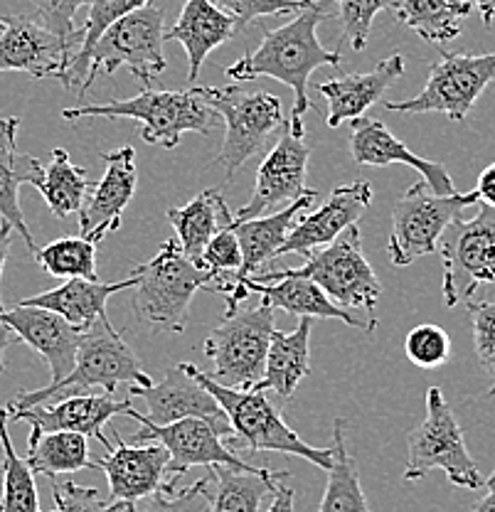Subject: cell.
I'll return each instance as SVG.
<instances>
[{"label":"cell","mask_w":495,"mask_h":512,"mask_svg":"<svg viewBox=\"0 0 495 512\" xmlns=\"http://www.w3.org/2000/svg\"><path fill=\"white\" fill-rule=\"evenodd\" d=\"M473 323V345L478 362L491 380L488 394H495V301H466Z\"/></svg>","instance_id":"cell-43"},{"label":"cell","mask_w":495,"mask_h":512,"mask_svg":"<svg viewBox=\"0 0 495 512\" xmlns=\"http://www.w3.org/2000/svg\"><path fill=\"white\" fill-rule=\"evenodd\" d=\"M3 30H5V18H0V35H3Z\"/></svg>","instance_id":"cell-54"},{"label":"cell","mask_w":495,"mask_h":512,"mask_svg":"<svg viewBox=\"0 0 495 512\" xmlns=\"http://www.w3.org/2000/svg\"><path fill=\"white\" fill-rule=\"evenodd\" d=\"M131 397L146 399L148 414L146 416L151 424H173L180 419H205L215 424L217 429L225 436L232 434L227 414L217 404V399L210 392L200 387L193 377L180 367L165 372L161 382H151L148 387H138V384H129Z\"/></svg>","instance_id":"cell-23"},{"label":"cell","mask_w":495,"mask_h":512,"mask_svg":"<svg viewBox=\"0 0 495 512\" xmlns=\"http://www.w3.org/2000/svg\"><path fill=\"white\" fill-rule=\"evenodd\" d=\"M165 45V10L156 3L133 10L116 20L89 55V74L79 96L89 92L99 74H114L126 67L146 89H151L153 79H158L168 67L163 55Z\"/></svg>","instance_id":"cell-6"},{"label":"cell","mask_w":495,"mask_h":512,"mask_svg":"<svg viewBox=\"0 0 495 512\" xmlns=\"http://www.w3.org/2000/svg\"><path fill=\"white\" fill-rule=\"evenodd\" d=\"M126 416L136 419L141 424V431L133 434L131 444H161L170 453L168 463V480L178 483L188 468L195 466H232L239 471H252L244 458L237 456L230 446L222 444V431L215 424L205 419H180L173 424H151L136 409H129Z\"/></svg>","instance_id":"cell-14"},{"label":"cell","mask_w":495,"mask_h":512,"mask_svg":"<svg viewBox=\"0 0 495 512\" xmlns=\"http://www.w3.org/2000/svg\"><path fill=\"white\" fill-rule=\"evenodd\" d=\"M328 15V0H316L311 8L298 10L294 20L276 30H266L252 55H244L225 69L232 82L269 77L294 92V109L286 121L296 138H306L303 116L313 109L308 99V79L318 67H340V52L326 50L318 40V25Z\"/></svg>","instance_id":"cell-1"},{"label":"cell","mask_w":495,"mask_h":512,"mask_svg":"<svg viewBox=\"0 0 495 512\" xmlns=\"http://www.w3.org/2000/svg\"><path fill=\"white\" fill-rule=\"evenodd\" d=\"M239 30L237 20L217 8L212 0H185L178 23L165 30V40H175L188 55V79L200 77V69L212 50L232 40Z\"/></svg>","instance_id":"cell-27"},{"label":"cell","mask_w":495,"mask_h":512,"mask_svg":"<svg viewBox=\"0 0 495 512\" xmlns=\"http://www.w3.org/2000/svg\"><path fill=\"white\" fill-rule=\"evenodd\" d=\"M289 478H279L274 483V493H271V505L266 512H296L294 503H296V493L294 488L286 485Z\"/></svg>","instance_id":"cell-48"},{"label":"cell","mask_w":495,"mask_h":512,"mask_svg":"<svg viewBox=\"0 0 495 512\" xmlns=\"http://www.w3.org/2000/svg\"><path fill=\"white\" fill-rule=\"evenodd\" d=\"M180 370L188 372L205 392H210L227 414L232 434L227 439L237 448H247L249 453H286L313 463L321 471H330L333 466V448L308 446L301 436L284 424L279 409L271 404L269 394L259 389H230L217 384L207 372L195 367L193 362H180Z\"/></svg>","instance_id":"cell-3"},{"label":"cell","mask_w":495,"mask_h":512,"mask_svg":"<svg viewBox=\"0 0 495 512\" xmlns=\"http://www.w3.org/2000/svg\"><path fill=\"white\" fill-rule=\"evenodd\" d=\"M136 286L131 288V306L136 318L163 333H185L188 308L200 288L210 291L212 274L200 269L183 254L178 239H165L146 264L131 271Z\"/></svg>","instance_id":"cell-5"},{"label":"cell","mask_w":495,"mask_h":512,"mask_svg":"<svg viewBox=\"0 0 495 512\" xmlns=\"http://www.w3.org/2000/svg\"><path fill=\"white\" fill-rule=\"evenodd\" d=\"M486 488H488V493L483 495L476 505H473L471 512H495V471L491 473V478L486 480Z\"/></svg>","instance_id":"cell-51"},{"label":"cell","mask_w":495,"mask_h":512,"mask_svg":"<svg viewBox=\"0 0 495 512\" xmlns=\"http://www.w3.org/2000/svg\"><path fill=\"white\" fill-rule=\"evenodd\" d=\"M28 466L35 476L55 478L60 473L84 471L97 468V461L89 458V444L84 434L74 431H45V434H30L28 439Z\"/></svg>","instance_id":"cell-34"},{"label":"cell","mask_w":495,"mask_h":512,"mask_svg":"<svg viewBox=\"0 0 495 512\" xmlns=\"http://www.w3.org/2000/svg\"><path fill=\"white\" fill-rule=\"evenodd\" d=\"M444 303L449 308L471 301L478 286L495 284V210L481 205L473 220H454L441 234Z\"/></svg>","instance_id":"cell-13"},{"label":"cell","mask_w":495,"mask_h":512,"mask_svg":"<svg viewBox=\"0 0 495 512\" xmlns=\"http://www.w3.org/2000/svg\"><path fill=\"white\" fill-rule=\"evenodd\" d=\"M84 32L60 37L30 15H8L0 35V72H25L33 79L60 77L82 47Z\"/></svg>","instance_id":"cell-15"},{"label":"cell","mask_w":495,"mask_h":512,"mask_svg":"<svg viewBox=\"0 0 495 512\" xmlns=\"http://www.w3.org/2000/svg\"><path fill=\"white\" fill-rule=\"evenodd\" d=\"M136 286V276H126L124 281L116 284H101V281H87V279H67L65 284L52 288V291L37 293V296L25 298L20 301L23 306L45 308V311L57 313L72 323L74 328L87 330L89 325L97 323L99 318L106 316V301L114 293L129 291Z\"/></svg>","instance_id":"cell-30"},{"label":"cell","mask_w":495,"mask_h":512,"mask_svg":"<svg viewBox=\"0 0 495 512\" xmlns=\"http://www.w3.org/2000/svg\"><path fill=\"white\" fill-rule=\"evenodd\" d=\"M114 446L106 448L97 468L106 473L109 493L114 503L138 505L151 498L168 480L170 453L161 444H129L119 429H111Z\"/></svg>","instance_id":"cell-19"},{"label":"cell","mask_w":495,"mask_h":512,"mask_svg":"<svg viewBox=\"0 0 495 512\" xmlns=\"http://www.w3.org/2000/svg\"><path fill=\"white\" fill-rule=\"evenodd\" d=\"M8 409H0V448H3V495H0V512H42L37 498L35 473L25 458L15 453L8 434Z\"/></svg>","instance_id":"cell-38"},{"label":"cell","mask_w":495,"mask_h":512,"mask_svg":"<svg viewBox=\"0 0 495 512\" xmlns=\"http://www.w3.org/2000/svg\"><path fill=\"white\" fill-rule=\"evenodd\" d=\"M473 8L481 13V20L486 28H491L493 20H495V0H471Z\"/></svg>","instance_id":"cell-53"},{"label":"cell","mask_w":495,"mask_h":512,"mask_svg":"<svg viewBox=\"0 0 495 512\" xmlns=\"http://www.w3.org/2000/svg\"><path fill=\"white\" fill-rule=\"evenodd\" d=\"M372 202L370 180H355L350 185H340L330 192V197L311 215H301L294 229L289 232L286 242L281 244L279 256L298 254L311 256L318 249L328 247L340 232L358 224L360 217Z\"/></svg>","instance_id":"cell-20"},{"label":"cell","mask_w":495,"mask_h":512,"mask_svg":"<svg viewBox=\"0 0 495 512\" xmlns=\"http://www.w3.org/2000/svg\"><path fill=\"white\" fill-rule=\"evenodd\" d=\"M0 323L8 325L20 343L30 345L42 360L47 362L52 382H60L72 372L77 360L79 343H82V328H74L57 313L35 306H18L0 311Z\"/></svg>","instance_id":"cell-22"},{"label":"cell","mask_w":495,"mask_h":512,"mask_svg":"<svg viewBox=\"0 0 495 512\" xmlns=\"http://www.w3.org/2000/svg\"><path fill=\"white\" fill-rule=\"evenodd\" d=\"M493 82L495 52H449L431 64L427 84L417 96L404 101L382 99L380 104L397 114H446L451 121H463Z\"/></svg>","instance_id":"cell-12"},{"label":"cell","mask_w":495,"mask_h":512,"mask_svg":"<svg viewBox=\"0 0 495 512\" xmlns=\"http://www.w3.org/2000/svg\"><path fill=\"white\" fill-rule=\"evenodd\" d=\"M274 308L259 303L249 311L225 313V320L205 338V357L212 360V380L230 389H252L262 380L266 352L274 335Z\"/></svg>","instance_id":"cell-10"},{"label":"cell","mask_w":495,"mask_h":512,"mask_svg":"<svg viewBox=\"0 0 495 512\" xmlns=\"http://www.w3.org/2000/svg\"><path fill=\"white\" fill-rule=\"evenodd\" d=\"M316 197L318 190L306 197H298L296 202H291L286 210L276 212V215H262L247 222H234L232 229L239 239V249H242V266L234 274V279H252L254 274L262 271L266 261L279 259L281 244L286 242L298 217L316 202Z\"/></svg>","instance_id":"cell-28"},{"label":"cell","mask_w":495,"mask_h":512,"mask_svg":"<svg viewBox=\"0 0 495 512\" xmlns=\"http://www.w3.org/2000/svg\"><path fill=\"white\" fill-rule=\"evenodd\" d=\"M404 77V57L395 52L387 60H382L375 69L365 74H348V77L328 79L318 84V92L328 99L330 111L326 124L338 128L340 124L360 119L367 114V109L380 104L390 92L392 84Z\"/></svg>","instance_id":"cell-25"},{"label":"cell","mask_w":495,"mask_h":512,"mask_svg":"<svg viewBox=\"0 0 495 512\" xmlns=\"http://www.w3.org/2000/svg\"><path fill=\"white\" fill-rule=\"evenodd\" d=\"M338 5V20L343 28V40L350 42L355 52H363L370 40L372 20L382 10H392L397 0H328Z\"/></svg>","instance_id":"cell-40"},{"label":"cell","mask_w":495,"mask_h":512,"mask_svg":"<svg viewBox=\"0 0 495 512\" xmlns=\"http://www.w3.org/2000/svg\"><path fill=\"white\" fill-rule=\"evenodd\" d=\"M35 3V20L50 32L60 37H69L77 32L74 28V15L82 5H89L92 0H33Z\"/></svg>","instance_id":"cell-47"},{"label":"cell","mask_w":495,"mask_h":512,"mask_svg":"<svg viewBox=\"0 0 495 512\" xmlns=\"http://www.w3.org/2000/svg\"><path fill=\"white\" fill-rule=\"evenodd\" d=\"M279 478H291V471H239L232 466H212L210 483L215 490L210 493V512H262L264 498L274 493Z\"/></svg>","instance_id":"cell-32"},{"label":"cell","mask_w":495,"mask_h":512,"mask_svg":"<svg viewBox=\"0 0 495 512\" xmlns=\"http://www.w3.org/2000/svg\"><path fill=\"white\" fill-rule=\"evenodd\" d=\"M42 200L47 202L57 220H65L72 212L82 210L89 192L87 170L72 163L65 148H55L50 156V165L45 168L42 178L35 183Z\"/></svg>","instance_id":"cell-35"},{"label":"cell","mask_w":495,"mask_h":512,"mask_svg":"<svg viewBox=\"0 0 495 512\" xmlns=\"http://www.w3.org/2000/svg\"><path fill=\"white\" fill-rule=\"evenodd\" d=\"M198 94L225 121V141L217 153V165L234 178L244 163L264 153L269 136L286 124L279 96L269 92H244L237 84L227 87H198Z\"/></svg>","instance_id":"cell-8"},{"label":"cell","mask_w":495,"mask_h":512,"mask_svg":"<svg viewBox=\"0 0 495 512\" xmlns=\"http://www.w3.org/2000/svg\"><path fill=\"white\" fill-rule=\"evenodd\" d=\"M343 426V419L333 421V466L328 471V485L318 512H370L360 485L358 463L345 446Z\"/></svg>","instance_id":"cell-36"},{"label":"cell","mask_w":495,"mask_h":512,"mask_svg":"<svg viewBox=\"0 0 495 512\" xmlns=\"http://www.w3.org/2000/svg\"><path fill=\"white\" fill-rule=\"evenodd\" d=\"M52 480V498H55V508L50 512H126V503H106L99 495V490L79 485L74 480L67 483H55Z\"/></svg>","instance_id":"cell-44"},{"label":"cell","mask_w":495,"mask_h":512,"mask_svg":"<svg viewBox=\"0 0 495 512\" xmlns=\"http://www.w3.org/2000/svg\"><path fill=\"white\" fill-rule=\"evenodd\" d=\"M311 320L301 318L291 333L274 330L269 352H266L264 375L252 389L274 392L281 402H289L296 387L311 372Z\"/></svg>","instance_id":"cell-29"},{"label":"cell","mask_w":495,"mask_h":512,"mask_svg":"<svg viewBox=\"0 0 495 512\" xmlns=\"http://www.w3.org/2000/svg\"><path fill=\"white\" fill-rule=\"evenodd\" d=\"M15 343H20L18 335H15L8 325L0 323V375H3V370H5V350L13 348Z\"/></svg>","instance_id":"cell-52"},{"label":"cell","mask_w":495,"mask_h":512,"mask_svg":"<svg viewBox=\"0 0 495 512\" xmlns=\"http://www.w3.org/2000/svg\"><path fill=\"white\" fill-rule=\"evenodd\" d=\"M18 116L0 119V220L8 222L25 239L30 252H37L33 232L20 207V185H35L42 178V163L18 148Z\"/></svg>","instance_id":"cell-26"},{"label":"cell","mask_w":495,"mask_h":512,"mask_svg":"<svg viewBox=\"0 0 495 512\" xmlns=\"http://www.w3.org/2000/svg\"><path fill=\"white\" fill-rule=\"evenodd\" d=\"M308 158H311V151L303 143V138H296L284 124L279 143L266 153L262 165H259L252 197H249L247 205L239 207L234 222L254 220V217H262L264 212L274 210V207L291 205L298 197L316 192L306 188Z\"/></svg>","instance_id":"cell-17"},{"label":"cell","mask_w":495,"mask_h":512,"mask_svg":"<svg viewBox=\"0 0 495 512\" xmlns=\"http://www.w3.org/2000/svg\"><path fill=\"white\" fill-rule=\"evenodd\" d=\"M13 232H15V229L10 227L8 222H0V279H3L5 261H8L10 244H13ZM0 311H5V306H3V296H0Z\"/></svg>","instance_id":"cell-50"},{"label":"cell","mask_w":495,"mask_h":512,"mask_svg":"<svg viewBox=\"0 0 495 512\" xmlns=\"http://www.w3.org/2000/svg\"><path fill=\"white\" fill-rule=\"evenodd\" d=\"M249 293H257L271 308H281V311L291 313V316L343 320V323L353 325V328H363L370 333L367 320L350 316V311L330 301L328 293L321 286L313 284L311 279H303V276H289L281 269H276L259 271L252 279H234V291L230 293V298H225L227 313L237 311V306L244 298H249Z\"/></svg>","instance_id":"cell-16"},{"label":"cell","mask_w":495,"mask_h":512,"mask_svg":"<svg viewBox=\"0 0 495 512\" xmlns=\"http://www.w3.org/2000/svg\"><path fill=\"white\" fill-rule=\"evenodd\" d=\"M404 352H407L412 365L422 367V370H436V367L449 362L451 338L439 325H417V328L409 330L407 340H404Z\"/></svg>","instance_id":"cell-42"},{"label":"cell","mask_w":495,"mask_h":512,"mask_svg":"<svg viewBox=\"0 0 495 512\" xmlns=\"http://www.w3.org/2000/svg\"><path fill=\"white\" fill-rule=\"evenodd\" d=\"M101 158L106 163L104 175L87 192V200L79 210V237L94 244L104 242L111 232H119L121 217L138 185L136 151L131 146L104 153Z\"/></svg>","instance_id":"cell-18"},{"label":"cell","mask_w":495,"mask_h":512,"mask_svg":"<svg viewBox=\"0 0 495 512\" xmlns=\"http://www.w3.org/2000/svg\"><path fill=\"white\" fill-rule=\"evenodd\" d=\"M434 468L444 471L446 478L459 488L478 490L483 485L478 463L473 461L463 441L459 419L451 412L439 387H431L427 392V416L409 434L404 480H422Z\"/></svg>","instance_id":"cell-9"},{"label":"cell","mask_w":495,"mask_h":512,"mask_svg":"<svg viewBox=\"0 0 495 512\" xmlns=\"http://www.w3.org/2000/svg\"><path fill=\"white\" fill-rule=\"evenodd\" d=\"M62 119H136L141 121V138L148 146L175 148L183 133L210 136L220 126V114L198 94V89L185 92H161L143 89L133 99H114L106 104H87L62 111Z\"/></svg>","instance_id":"cell-4"},{"label":"cell","mask_w":495,"mask_h":512,"mask_svg":"<svg viewBox=\"0 0 495 512\" xmlns=\"http://www.w3.org/2000/svg\"><path fill=\"white\" fill-rule=\"evenodd\" d=\"M124 382L148 387L153 380L146 375L136 352L126 345L124 335L104 316L84 330L82 343H79L77 350V360H74L72 372H69L65 380L50 382L47 387L35 389V392H18V397L5 409H8V414L23 412V409L37 407V404L77 397V394H89L94 387H101L104 394L114 397L119 384Z\"/></svg>","instance_id":"cell-2"},{"label":"cell","mask_w":495,"mask_h":512,"mask_svg":"<svg viewBox=\"0 0 495 512\" xmlns=\"http://www.w3.org/2000/svg\"><path fill=\"white\" fill-rule=\"evenodd\" d=\"M476 192L436 195L424 180L414 183L392 207V234L387 242L395 266H409L419 256L439 252L441 234L451 222L463 217V210L476 205Z\"/></svg>","instance_id":"cell-11"},{"label":"cell","mask_w":495,"mask_h":512,"mask_svg":"<svg viewBox=\"0 0 495 512\" xmlns=\"http://www.w3.org/2000/svg\"><path fill=\"white\" fill-rule=\"evenodd\" d=\"M476 197L481 205L493 207L495 210V163L483 168V173L478 175V183H476Z\"/></svg>","instance_id":"cell-49"},{"label":"cell","mask_w":495,"mask_h":512,"mask_svg":"<svg viewBox=\"0 0 495 512\" xmlns=\"http://www.w3.org/2000/svg\"><path fill=\"white\" fill-rule=\"evenodd\" d=\"M131 409V399H114L109 394H77V397L57 399V402L37 404L23 412L8 414L10 421H28L33 429L30 434H45V431H74L89 439H97L104 448H111L106 439L104 426L114 416H126Z\"/></svg>","instance_id":"cell-21"},{"label":"cell","mask_w":495,"mask_h":512,"mask_svg":"<svg viewBox=\"0 0 495 512\" xmlns=\"http://www.w3.org/2000/svg\"><path fill=\"white\" fill-rule=\"evenodd\" d=\"M471 10V0H397L392 15L404 28L417 32L424 42L446 45L461 35L463 20Z\"/></svg>","instance_id":"cell-33"},{"label":"cell","mask_w":495,"mask_h":512,"mask_svg":"<svg viewBox=\"0 0 495 512\" xmlns=\"http://www.w3.org/2000/svg\"><path fill=\"white\" fill-rule=\"evenodd\" d=\"M37 266L55 279L99 281L97 244L84 237H60L33 254Z\"/></svg>","instance_id":"cell-39"},{"label":"cell","mask_w":495,"mask_h":512,"mask_svg":"<svg viewBox=\"0 0 495 512\" xmlns=\"http://www.w3.org/2000/svg\"><path fill=\"white\" fill-rule=\"evenodd\" d=\"M148 3H156V0H92L89 3V15H87V23H84V40L82 47L77 50V55L69 60V64L65 67V72L60 74V82L65 89H74L84 87L87 82V74H89V55H92L94 45L99 42V37L104 35L116 20H121L124 15L133 13V10L143 8Z\"/></svg>","instance_id":"cell-37"},{"label":"cell","mask_w":495,"mask_h":512,"mask_svg":"<svg viewBox=\"0 0 495 512\" xmlns=\"http://www.w3.org/2000/svg\"><path fill=\"white\" fill-rule=\"evenodd\" d=\"M168 220L178 234V244L188 259L198 261L202 249L220 232L230 229L234 217L220 190H202L188 205L168 210Z\"/></svg>","instance_id":"cell-31"},{"label":"cell","mask_w":495,"mask_h":512,"mask_svg":"<svg viewBox=\"0 0 495 512\" xmlns=\"http://www.w3.org/2000/svg\"><path fill=\"white\" fill-rule=\"evenodd\" d=\"M289 276H303L318 284L340 308H360L367 313L370 333L377 328V303L382 286L375 269L363 252V237L358 224L340 232L328 247L318 249L298 269H281Z\"/></svg>","instance_id":"cell-7"},{"label":"cell","mask_w":495,"mask_h":512,"mask_svg":"<svg viewBox=\"0 0 495 512\" xmlns=\"http://www.w3.org/2000/svg\"><path fill=\"white\" fill-rule=\"evenodd\" d=\"M350 126H353L350 153H353V160L358 165L385 168V165L402 163L417 170V173L422 175L424 183H427L436 195H454V192H459L444 165L409 151L395 133L382 124V121L372 119V116H360V119L350 121Z\"/></svg>","instance_id":"cell-24"},{"label":"cell","mask_w":495,"mask_h":512,"mask_svg":"<svg viewBox=\"0 0 495 512\" xmlns=\"http://www.w3.org/2000/svg\"><path fill=\"white\" fill-rule=\"evenodd\" d=\"M212 3L225 10L227 15H232L239 30H244L254 20L266 18V15H284L291 10L311 8L316 0H212Z\"/></svg>","instance_id":"cell-45"},{"label":"cell","mask_w":495,"mask_h":512,"mask_svg":"<svg viewBox=\"0 0 495 512\" xmlns=\"http://www.w3.org/2000/svg\"><path fill=\"white\" fill-rule=\"evenodd\" d=\"M175 485V480H165L163 488L153 493L141 510L138 505H129L126 512H210V478H202L180 493Z\"/></svg>","instance_id":"cell-41"},{"label":"cell","mask_w":495,"mask_h":512,"mask_svg":"<svg viewBox=\"0 0 495 512\" xmlns=\"http://www.w3.org/2000/svg\"><path fill=\"white\" fill-rule=\"evenodd\" d=\"M200 269L210 271L212 281L217 276L237 274L239 266H242V249H239V239L234 234V229H225L217 237H212V242L202 249L200 259L195 261Z\"/></svg>","instance_id":"cell-46"}]
</instances>
